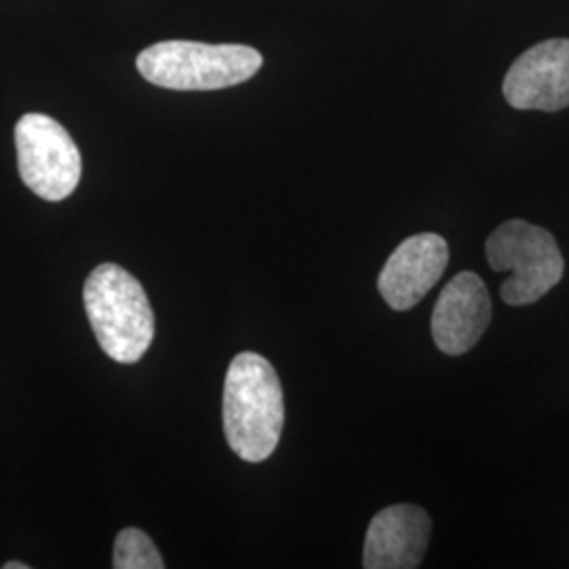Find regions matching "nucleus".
<instances>
[{
	"label": "nucleus",
	"mask_w": 569,
	"mask_h": 569,
	"mask_svg": "<svg viewBox=\"0 0 569 569\" xmlns=\"http://www.w3.org/2000/svg\"><path fill=\"white\" fill-rule=\"evenodd\" d=\"M226 441L244 462H264L281 441L284 401L281 380L270 361L241 352L228 367L224 382Z\"/></svg>",
	"instance_id": "nucleus-1"
},
{
	"label": "nucleus",
	"mask_w": 569,
	"mask_h": 569,
	"mask_svg": "<svg viewBox=\"0 0 569 569\" xmlns=\"http://www.w3.org/2000/svg\"><path fill=\"white\" fill-rule=\"evenodd\" d=\"M82 298L103 352L117 363H138L154 340V312L142 283L119 264H102L89 274Z\"/></svg>",
	"instance_id": "nucleus-2"
},
{
	"label": "nucleus",
	"mask_w": 569,
	"mask_h": 569,
	"mask_svg": "<svg viewBox=\"0 0 569 569\" xmlns=\"http://www.w3.org/2000/svg\"><path fill=\"white\" fill-rule=\"evenodd\" d=\"M136 63L150 84L171 91H216L256 77L264 58L247 44L164 41L143 49Z\"/></svg>",
	"instance_id": "nucleus-3"
},
{
	"label": "nucleus",
	"mask_w": 569,
	"mask_h": 569,
	"mask_svg": "<svg viewBox=\"0 0 569 569\" xmlns=\"http://www.w3.org/2000/svg\"><path fill=\"white\" fill-rule=\"evenodd\" d=\"M448 262L449 247L443 237L413 234L390 253L378 279V291L392 310H409L439 283Z\"/></svg>",
	"instance_id": "nucleus-8"
},
{
	"label": "nucleus",
	"mask_w": 569,
	"mask_h": 569,
	"mask_svg": "<svg viewBox=\"0 0 569 569\" xmlns=\"http://www.w3.org/2000/svg\"><path fill=\"white\" fill-rule=\"evenodd\" d=\"M486 253L491 270L510 272L500 287L509 306L533 305L563 279L566 262L555 237L526 220L498 226L489 234Z\"/></svg>",
	"instance_id": "nucleus-4"
},
{
	"label": "nucleus",
	"mask_w": 569,
	"mask_h": 569,
	"mask_svg": "<svg viewBox=\"0 0 569 569\" xmlns=\"http://www.w3.org/2000/svg\"><path fill=\"white\" fill-rule=\"evenodd\" d=\"M18 167L23 183L44 201L68 199L81 182L79 146L47 114H23L16 124Z\"/></svg>",
	"instance_id": "nucleus-5"
},
{
	"label": "nucleus",
	"mask_w": 569,
	"mask_h": 569,
	"mask_svg": "<svg viewBox=\"0 0 569 569\" xmlns=\"http://www.w3.org/2000/svg\"><path fill=\"white\" fill-rule=\"evenodd\" d=\"M2 569H30L28 563H20V561H9V563H4Z\"/></svg>",
	"instance_id": "nucleus-11"
},
{
	"label": "nucleus",
	"mask_w": 569,
	"mask_h": 569,
	"mask_svg": "<svg viewBox=\"0 0 569 569\" xmlns=\"http://www.w3.org/2000/svg\"><path fill=\"white\" fill-rule=\"evenodd\" d=\"M505 98L515 110L559 112L569 106V39H550L528 49L510 66Z\"/></svg>",
	"instance_id": "nucleus-6"
},
{
	"label": "nucleus",
	"mask_w": 569,
	"mask_h": 569,
	"mask_svg": "<svg viewBox=\"0 0 569 569\" xmlns=\"http://www.w3.org/2000/svg\"><path fill=\"white\" fill-rule=\"evenodd\" d=\"M488 284L475 272H460L449 281L432 310V340L441 352L460 357L488 331L491 310Z\"/></svg>",
	"instance_id": "nucleus-7"
},
{
	"label": "nucleus",
	"mask_w": 569,
	"mask_h": 569,
	"mask_svg": "<svg viewBox=\"0 0 569 569\" xmlns=\"http://www.w3.org/2000/svg\"><path fill=\"white\" fill-rule=\"evenodd\" d=\"M430 517L416 505L380 510L367 528L363 568H420L430 540Z\"/></svg>",
	"instance_id": "nucleus-9"
},
{
	"label": "nucleus",
	"mask_w": 569,
	"mask_h": 569,
	"mask_svg": "<svg viewBox=\"0 0 569 569\" xmlns=\"http://www.w3.org/2000/svg\"><path fill=\"white\" fill-rule=\"evenodd\" d=\"M112 566L117 569H163L164 561L142 529L127 528L114 540Z\"/></svg>",
	"instance_id": "nucleus-10"
}]
</instances>
